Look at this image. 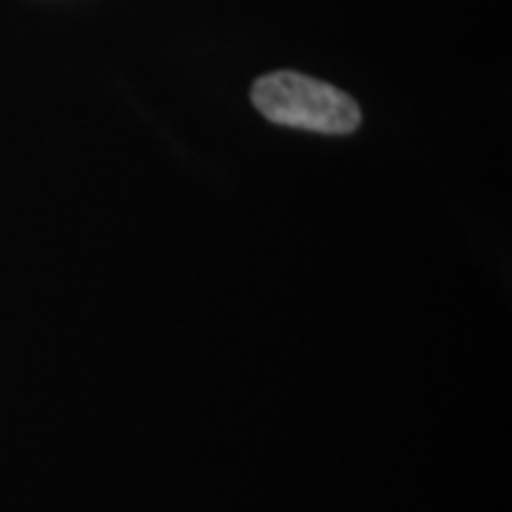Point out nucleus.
<instances>
[{"label": "nucleus", "instance_id": "1", "mask_svg": "<svg viewBox=\"0 0 512 512\" xmlns=\"http://www.w3.org/2000/svg\"><path fill=\"white\" fill-rule=\"evenodd\" d=\"M251 100L259 114L276 126L305 128L316 134H350L362 123V111L350 94L296 72L259 77Z\"/></svg>", "mask_w": 512, "mask_h": 512}]
</instances>
